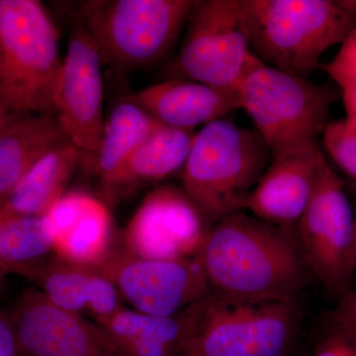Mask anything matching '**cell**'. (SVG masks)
<instances>
[{
	"label": "cell",
	"mask_w": 356,
	"mask_h": 356,
	"mask_svg": "<svg viewBox=\"0 0 356 356\" xmlns=\"http://www.w3.org/2000/svg\"><path fill=\"white\" fill-rule=\"evenodd\" d=\"M19 355L17 339L8 313L0 309V356Z\"/></svg>",
	"instance_id": "83f0119b"
},
{
	"label": "cell",
	"mask_w": 356,
	"mask_h": 356,
	"mask_svg": "<svg viewBox=\"0 0 356 356\" xmlns=\"http://www.w3.org/2000/svg\"><path fill=\"white\" fill-rule=\"evenodd\" d=\"M252 54L262 63L307 77L323 55L356 28L350 1L240 0Z\"/></svg>",
	"instance_id": "7a4b0ae2"
},
{
	"label": "cell",
	"mask_w": 356,
	"mask_h": 356,
	"mask_svg": "<svg viewBox=\"0 0 356 356\" xmlns=\"http://www.w3.org/2000/svg\"><path fill=\"white\" fill-rule=\"evenodd\" d=\"M355 259H356V208L355 210Z\"/></svg>",
	"instance_id": "1f68e13d"
},
{
	"label": "cell",
	"mask_w": 356,
	"mask_h": 356,
	"mask_svg": "<svg viewBox=\"0 0 356 356\" xmlns=\"http://www.w3.org/2000/svg\"><path fill=\"white\" fill-rule=\"evenodd\" d=\"M325 163L317 140L273 154L250 193L245 209L270 224L294 228L313 195Z\"/></svg>",
	"instance_id": "5bb4252c"
},
{
	"label": "cell",
	"mask_w": 356,
	"mask_h": 356,
	"mask_svg": "<svg viewBox=\"0 0 356 356\" xmlns=\"http://www.w3.org/2000/svg\"><path fill=\"white\" fill-rule=\"evenodd\" d=\"M196 257L212 294L243 301L296 303L311 274L293 228L243 211L213 225Z\"/></svg>",
	"instance_id": "6da1fadb"
},
{
	"label": "cell",
	"mask_w": 356,
	"mask_h": 356,
	"mask_svg": "<svg viewBox=\"0 0 356 356\" xmlns=\"http://www.w3.org/2000/svg\"><path fill=\"white\" fill-rule=\"evenodd\" d=\"M23 115L14 113L0 102V134L6 131L7 128L13 125L16 121L19 120Z\"/></svg>",
	"instance_id": "f546056e"
},
{
	"label": "cell",
	"mask_w": 356,
	"mask_h": 356,
	"mask_svg": "<svg viewBox=\"0 0 356 356\" xmlns=\"http://www.w3.org/2000/svg\"><path fill=\"white\" fill-rule=\"evenodd\" d=\"M329 334H339L356 339V288L339 300L327 315Z\"/></svg>",
	"instance_id": "484cf974"
},
{
	"label": "cell",
	"mask_w": 356,
	"mask_h": 356,
	"mask_svg": "<svg viewBox=\"0 0 356 356\" xmlns=\"http://www.w3.org/2000/svg\"><path fill=\"white\" fill-rule=\"evenodd\" d=\"M296 303L243 301L211 294L184 356H284L298 334Z\"/></svg>",
	"instance_id": "ba28073f"
},
{
	"label": "cell",
	"mask_w": 356,
	"mask_h": 356,
	"mask_svg": "<svg viewBox=\"0 0 356 356\" xmlns=\"http://www.w3.org/2000/svg\"><path fill=\"white\" fill-rule=\"evenodd\" d=\"M236 93L241 109L273 154L317 140L329 124L332 105L341 97L332 84L313 83L257 57Z\"/></svg>",
	"instance_id": "8992f818"
},
{
	"label": "cell",
	"mask_w": 356,
	"mask_h": 356,
	"mask_svg": "<svg viewBox=\"0 0 356 356\" xmlns=\"http://www.w3.org/2000/svg\"><path fill=\"white\" fill-rule=\"evenodd\" d=\"M102 54L77 21L63 57L54 95V115L67 139L88 158H95L104 125Z\"/></svg>",
	"instance_id": "8fae6325"
},
{
	"label": "cell",
	"mask_w": 356,
	"mask_h": 356,
	"mask_svg": "<svg viewBox=\"0 0 356 356\" xmlns=\"http://www.w3.org/2000/svg\"><path fill=\"white\" fill-rule=\"evenodd\" d=\"M186 356H189V355H186Z\"/></svg>",
	"instance_id": "d6a6232c"
},
{
	"label": "cell",
	"mask_w": 356,
	"mask_h": 356,
	"mask_svg": "<svg viewBox=\"0 0 356 356\" xmlns=\"http://www.w3.org/2000/svg\"><path fill=\"white\" fill-rule=\"evenodd\" d=\"M67 140L54 114L23 115L0 134V205L40 159Z\"/></svg>",
	"instance_id": "ffe728a7"
},
{
	"label": "cell",
	"mask_w": 356,
	"mask_h": 356,
	"mask_svg": "<svg viewBox=\"0 0 356 356\" xmlns=\"http://www.w3.org/2000/svg\"><path fill=\"white\" fill-rule=\"evenodd\" d=\"M293 229L310 273L331 296L343 299L353 290L356 269L355 211L327 161Z\"/></svg>",
	"instance_id": "9c48e42d"
},
{
	"label": "cell",
	"mask_w": 356,
	"mask_h": 356,
	"mask_svg": "<svg viewBox=\"0 0 356 356\" xmlns=\"http://www.w3.org/2000/svg\"><path fill=\"white\" fill-rule=\"evenodd\" d=\"M98 270L116 286L134 311L172 317L211 294L197 257L156 261L140 259L127 248L113 250Z\"/></svg>",
	"instance_id": "30bf717a"
},
{
	"label": "cell",
	"mask_w": 356,
	"mask_h": 356,
	"mask_svg": "<svg viewBox=\"0 0 356 356\" xmlns=\"http://www.w3.org/2000/svg\"><path fill=\"white\" fill-rule=\"evenodd\" d=\"M322 67L341 92L356 88V28L343 40L332 60Z\"/></svg>",
	"instance_id": "d4e9b609"
},
{
	"label": "cell",
	"mask_w": 356,
	"mask_h": 356,
	"mask_svg": "<svg viewBox=\"0 0 356 356\" xmlns=\"http://www.w3.org/2000/svg\"><path fill=\"white\" fill-rule=\"evenodd\" d=\"M202 301L172 317H154L123 307L98 324L129 356H184L197 331Z\"/></svg>",
	"instance_id": "ac0fdd59"
},
{
	"label": "cell",
	"mask_w": 356,
	"mask_h": 356,
	"mask_svg": "<svg viewBox=\"0 0 356 356\" xmlns=\"http://www.w3.org/2000/svg\"><path fill=\"white\" fill-rule=\"evenodd\" d=\"M195 0H88L79 20L104 65L130 72L168 62Z\"/></svg>",
	"instance_id": "5b68a950"
},
{
	"label": "cell",
	"mask_w": 356,
	"mask_h": 356,
	"mask_svg": "<svg viewBox=\"0 0 356 356\" xmlns=\"http://www.w3.org/2000/svg\"><path fill=\"white\" fill-rule=\"evenodd\" d=\"M161 126L131 96L119 100L105 116L99 147L90 161L102 184Z\"/></svg>",
	"instance_id": "7402d4cb"
},
{
	"label": "cell",
	"mask_w": 356,
	"mask_h": 356,
	"mask_svg": "<svg viewBox=\"0 0 356 356\" xmlns=\"http://www.w3.org/2000/svg\"><path fill=\"white\" fill-rule=\"evenodd\" d=\"M314 356H356V339L339 334H329Z\"/></svg>",
	"instance_id": "4316f807"
},
{
	"label": "cell",
	"mask_w": 356,
	"mask_h": 356,
	"mask_svg": "<svg viewBox=\"0 0 356 356\" xmlns=\"http://www.w3.org/2000/svg\"><path fill=\"white\" fill-rule=\"evenodd\" d=\"M273 159L257 131L218 120L195 133L182 168V189L210 227L245 209Z\"/></svg>",
	"instance_id": "3957f363"
},
{
	"label": "cell",
	"mask_w": 356,
	"mask_h": 356,
	"mask_svg": "<svg viewBox=\"0 0 356 356\" xmlns=\"http://www.w3.org/2000/svg\"><path fill=\"white\" fill-rule=\"evenodd\" d=\"M44 217L58 259L97 267L111 252V215L95 196L79 191L65 193Z\"/></svg>",
	"instance_id": "9a60e30c"
},
{
	"label": "cell",
	"mask_w": 356,
	"mask_h": 356,
	"mask_svg": "<svg viewBox=\"0 0 356 356\" xmlns=\"http://www.w3.org/2000/svg\"><path fill=\"white\" fill-rule=\"evenodd\" d=\"M159 124L194 131L241 109L238 93L184 79H166L131 96Z\"/></svg>",
	"instance_id": "2e32d148"
},
{
	"label": "cell",
	"mask_w": 356,
	"mask_h": 356,
	"mask_svg": "<svg viewBox=\"0 0 356 356\" xmlns=\"http://www.w3.org/2000/svg\"><path fill=\"white\" fill-rule=\"evenodd\" d=\"M26 278L58 308L79 315L88 312L97 323L123 308L116 286L95 267L79 266L55 255Z\"/></svg>",
	"instance_id": "e0dca14e"
},
{
	"label": "cell",
	"mask_w": 356,
	"mask_h": 356,
	"mask_svg": "<svg viewBox=\"0 0 356 356\" xmlns=\"http://www.w3.org/2000/svg\"><path fill=\"white\" fill-rule=\"evenodd\" d=\"M323 144L330 158L348 177L356 180V130L343 120L329 122Z\"/></svg>",
	"instance_id": "cb8c5ba5"
},
{
	"label": "cell",
	"mask_w": 356,
	"mask_h": 356,
	"mask_svg": "<svg viewBox=\"0 0 356 356\" xmlns=\"http://www.w3.org/2000/svg\"><path fill=\"white\" fill-rule=\"evenodd\" d=\"M51 252L53 238L44 215L0 217V261L9 273L26 277Z\"/></svg>",
	"instance_id": "603a6c76"
},
{
	"label": "cell",
	"mask_w": 356,
	"mask_h": 356,
	"mask_svg": "<svg viewBox=\"0 0 356 356\" xmlns=\"http://www.w3.org/2000/svg\"><path fill=\"white\" fill-rule=\"evenodd\" d=\"M194 136V131L156 129L102 184L107 200L115 201L140 185L161 181L182 170Z\"/></svg>",
	"instance_id": "d6986e66"
},
{
	"label": "cell",
	"mask_w": 356,
	"mask_h": 356,
	"mask_svg": "<svg viewBox=\"0 0 356 356\" xmlns=\"http://www.w3.org/2000/svg\"><path fill=\"white\" fill-rule=\"evenodd\" d=\"M83 158L70 140L51 149L0 205V217L43 216L64 195Z\"/></svg>",
	"instance_id": "44dd1931"
},
{
	"label": "cell",
	"mask_w": 356,
	"mask_h": 356,
	"mask_svg": "<svg viewBox=\"0 0 356 356\" xmlns=\"http://www.w3.org/2000/svg\"><path fill=\"white\" fill-rule=\"evenodd\" d=\"M24 356H129L106 329L51 304L38 289L21 293L8 313Z\"/></svg>",
	"instance_id": "7c38bea8"
},
{
	"label": "cell",
	"mask_w": 356,
	"mask_h": 356,
	"mask_svg": "<svg viewBox=\"0 0 356 356\" xmlns=\"http://www.w3.org/2000/svg\"><path fill=\"white\" fill-rule=\"evenodd\" d=\"M8 274L10 273L7 270L6 267L3 266L1 261H0V290L6 285V278Z\"/></svg>",
	"instance_id": "4dcf8cb0"
},
{
	"label": "cell",
	"mask_w": 356,
	"mask_h": 356,
	"mask_svg": "<svg viewBox=\"0 0 356 356\" xmlns=\"http://www.w3.org/2000/svg\"><path fill=\"white\" fill-rule=\"evenodd\" d=\"M343 98L346 118L343 119L346 125L356 130V88L341 92Z\"/></svg>",
	"instance_id": "f1b7e54d"
},
{
	"label": "cell",
	"mask_w": 356,
	"mask_h": 356,
	"mask_svg": "<svg viewBox=\"0 0 356 356\" xmlns=\"http://www.w3.org/2000/svg\"><path fill=\"white\" fill-rule=\"evenodd\" d=\"M179 49L163 65V79L197 81L236 92L254 60L240 0H195Z\"/></svg>",
	"instance_id": "52a82bcc"
},
{
	"label": "cell",
	"mask_w": 356,
	"mask_h": 356,
	"mask_svg": "<svg viewBox=\"0 0 356 356\" xmlns=\"http://www.w3.org/2000/svg\"><path fill=\"white\" fill-rule=\"evenodd\" d=\"M211 227L182 188L163 185L143 200L124 233L128 252L140 259L196 257Z\"/></svg>",
	"instance_id": "4fadbf2b"
},
{
	"label": "cell",
	"mask_w": 356,
	"mask_h": 356,
	"mask_svg": "<svg viewBox=\"0 0 356 356\" xmlns=\"http://www.w3.org/2000/svg\"><path fill=\"white\" fill-rule=\"evenodd\" d=\"M57 26L38 0H0V102L20 115L54 114L63 58Z\"/></svg>",
	"instance_id": "277c9868"
}]
</instances>
